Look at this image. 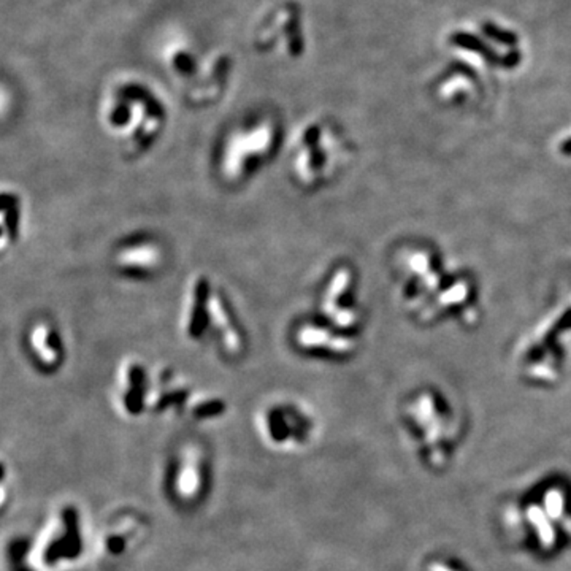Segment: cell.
I'll return each instance as SVG.
<instances>
[{
    "label": "cell",
    "mask_w": 571,
    "mask_h": 571,
    "mask_svg": "<svg viewBox=\"0 0 571 571\" xmlns=\"http://www.w3.org/2000/svg\"><path fill=\"white\" fill-rule=\"evenodd\" d=\"M278 148V130L271 124H253L227 138L215 165L227 188H240L262 170Z\"/></svg>",
    "instance_id": "1"
},
{
    "label": "cell",
    "mask_w": 571,
    "mask_h": 571,
    "mask_svg": "<svg viewBox=\"0 0 571 571\" xmlns=\"http://www.w3.org/2000/svg\"><path fill=\"white\" fill-rule=\"evenodd\" d=\"M222 359L237 362L248 351V337L237 311L220 286H216L211 302L210 340Z\"/></svg>",
    "instance_id": "8"
},
{
    "label": "cell",
    "mask_w": 571,
    "mask_h": 571,
    "mask_svg": "<svg viewBox=\"0 0 571 571\" xmlns=\"http://www.w3.org/2000/svg\"><path fill=\"white\" fill-rule=\"evenodd\" d=\"M124 544H126V541L122 540L121 536L110 538V541H108V549H110V552H113V554H121L122 551H124Z\"/></svg>",
    "instance_id": "17"
},
{
    "label": "cell",
    "mask_w": 571,
    "mask_h": 571,
    "mask_svg": "<svg viewBox=\"0 0 571 571\" xmlns=\"http://www.w3.org/2000/svg\"><path fill=\"white\" fill-rule=\"evenodd\" d=\"M64 525H66V535L62 536L64 543L67 546L66 559H75L81 554L83 541L81 535H79V522H78V511L68 506L62 511Z\"/></svg>",
    "instance_id": "13"
},
{
    "label": "cell",
    "mask_w": 571,
    "mask_h": 571,
    "mask_svg": "<svg viewBox=\"0 0 571 571\" xmlns=\"http://www.w3.org/2000/svg\"><path fill=\"white\" fill-rule=\"evenodd\" d=\"M24 199L13 188H3L0 195V246L3 253L18 244L24 229Z\"/></svg>",
    "instance_id": "11"
},
{
    "label": "cell",
    "mask_w": 571,
    "mask_h": 571,
    "mask_svg": "<svg viewBox=\"0 0 571 571\" xmlns=\"http://www.w3.org/2000/svg\"><path fill=\"white\" fill-rule=\"evenodd\" d=\"M29 551V541L24 538L14 540L10 546V562H12V571H32L28 565H24V557Z\"/></svg>",
    "instance_id": "15"
},
{
    "label": "cell",
    "mask_w": 571,
    "mask_h": 571,
    "mask_svg": "<svg viewBox=\"0 0 571 571\" xmlns=\"http://www.w3.org/2000/svg\"><path fill=\"white\" fill-rule=\"evenodd\" d=\"M291 345L303 356L345 360L357 348L356 335L343 332L322 318H305L291 330Z\"/></svg>",
    "instance_id": "5"
},
{
    "label": "cell",
    "mask_w": 571,
    "mask_h": 571,
    "mask_svg": "<svg viewBox=\"0 0 571 571\" xmlns=\"http://www.w3.org/2000/svg\"><path fill=\"white\" fill-rule=\"evenodd\" d=\"M216 282L206 273H195L186 282L178 313V330L189 345H205L210 340L211 302Z\"/></svg>",
    "instance_id": "6"
},
{
    "label": "cell",
    "mask_w": 571,
    "mask_h": 571,
    "mask_svg": "<svg viewBox=\"0 0 571 571\" xmlns=\"http://www.w3.org/2000/svg\"><path fill=\"white\" fill-rule=\"evenodd\" d=\"M167 246L156 235L142 232L121 240L110 254L111 270L126 281H153L167 267Z\"/></svg>",
    "instance_id": "4"
},
{
    "label": "cell",
    "mask_w": 571,
    "mask_h": 571,
    "mask_svg": "<svg viewBox=\"0 0 571 571\" xmlns=\"http://www.w3.org/2000/svg\"><path fill=\"white\" fill-rule=\"evenodd\" d=\"M224 411H226V403H224L221 398H208L204 400V402L197 403L195 407L192 408V416H194L195 419L204 420L221 416Z\"/></svg>",
    "instance_id": "14"
},
{
    "label": "cell",
    "mask_w": 571,
    "mask_h": 571,
    "mask_svg": "<svg viewBox=\"0 0 571 571\" xmlns=\"http://www.w3.org/2000/svg\"><path fill=\"white\" fill-rule=\"evenodd\" d=\"M265 424L269 427L270 438L275 443H286L291 438L302 443L311 430V420L293 405L270 407L265 411Z\"/></svg>",
    "instance_id": "10"
},
{
    "label": "cell",
    "mask_w": 571,
    "mask_h": 571,
    "mask_svg": "<svg viewBox=\"0 0 571 571\" xmlns=\"http://www.w3.org/2000/svg\"><path fill=\"white\" fill-rule=\"evenodd\" d=\"M151 391H156L153 409L162 413L170 408H183L191 398V391L181 381L178 371L170 367H162L151 378Z\"/></svg>",
    "instance_id": "12"
},
{
    "label": "cell",
    "mask_w": 571,
    "mask_h": 571,
    "mask_svg": "<svg viewBox=\"0 0 571 571\" xmlns=\"http://www.w3.org/2000/svg\"><path fill=\"white\" fill-rule=\"evenodd\" d=\"M340 151L325 138L319 124L308 126L300 133L291 156L289 175L303 191L324 188L343 168Z\"/></svg>",
    "instance_id": "2"
},
{
    "label": "cell",
    "mask_w": 571,
    "mask_h": 571,
    "mask_svg": "<svg viewBox=\"0 0 571 571\" xmlns=\"http://www.w3.org/2000/svg\"><path fill=\"white\" fill-rule=\"evenodd\" d=\"M319 318L343 332L356 335L364 321L356 270L340 264L329 273L319 296Z\"/></svg>",
    "instance_id": "3"
},
{
    "label": "cell",
    "mask_w": 571,
    "mask_h": 571,
    "mask_svg": "<svg viewBox=\"0 0 571 571\" xmlns=\"http://www.w3.org/2000/svg\"><path fill=\"white\" fill-rule=\"evenodd\" d=\"M153 371L140 357L129 356L117 365V387H119L121 405L127 414L138 416L146 409L151 392Z\"/></svg>",
    "instance_id": "9"
},
{
    "label": "cell",
    "mask_w": 571,
    "mask_h": 571,
    "mask_svg": "<svg viewBox=\"0 0 571 571\" xmlns=\"http://www.w3.org/2000/svg\"><path fill=\"white\" fill-rule=\"evenodd\" d=\"M24 348L32 365L41 375H56L66 364V338L59 324L48 316L30 322L24 335Z\"/></svg>",
    "instance_id": "7"
},
{
    "label": "cell",
    "mask_w": 571,
    "mask_h": 571,
    "mask_svg": "<svg viewBox=\"0 0 571 571\" xmlns=\"http://www.w3.org/2000/svg\"><path fill=\"white\" fill-rule=\"evenodd\" d=\"M175 67L176 70H180L181 73H189L194 70V64H192V59L188 55H178L175 57Z\"/></svg>",
    "instance_id": "16"
}]
</instances>
